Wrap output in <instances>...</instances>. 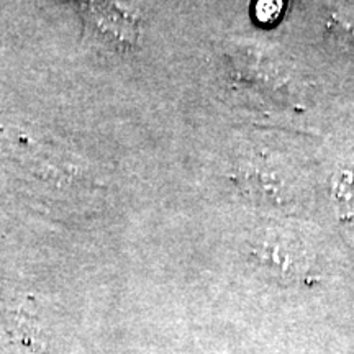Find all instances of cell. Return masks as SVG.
I'll use <instances>...</instances> for the list:
<instances>
[{
	"mask_svg": "<svg viewBox=\"0 0 354 354\" xmlns=\"http://www.w3.org/2000/svg\"><path fill=\"white\" fill-rule=\"evenodd\" d=\"M335 197L339 218L354 227V166L343 169L336 177Z\"/></svg>",
	"mask_w": 354,
	"mask_h": 354,
	"instance_id": "cell-1",
	"label": "cell"
},
{
	"mask_svg": "<svg viewBox=\"0 0 354 354\" xmlns=\"http://www.w3.org/2000/svg\"><path fill=\"white\" fill-rule=\"evenodd\" d=\"M330 35L336 39V43L354 57V20H348L344 17H335L330 21Z\"/></svg>",
	"mask_w": 354,
	"mask_h": 354,
	"instance_id": "cell-2",
	"label": "cell"
},
{
	"mask_svg": "<svg viewBox=\"0 0 354 354\" xmlns=\"http://www.w3.org/2000/svg\"><path fill=\"white\" fill-rule=\"evenodd\" d=\"M284 0H256L254 15L261 24H274L281 17Z\"/></svg>",
	"mask_w": 354,
	"mask_h": 354,
	"instance_id": "cell-3",
	"label": "cell"
}]
</instances>
